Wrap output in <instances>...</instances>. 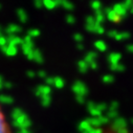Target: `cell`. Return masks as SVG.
<instances>
[{
  "label": "cell",
  "mask_w": 133,
  "mask_h": 133,
  "mask_svg": "<svg viewBox=\"0 0 133 133\" xmlns=\"http://www.w3.org/2000/svg\"><path fill=\"white\" fill-rule=\"evenodd\" d=\"M71 89H72V91L75 92L76 96L79 95V96H84V97H85V96L88 94V92H89L88 87H87L86 84L83 83L82 81H76V82L74 83Z\"/></svg>",
  "instance_id": "1"
},
{
  "label": "cell",
  "mask_w": 133,
  "mask_h": 133,
  "mask_svg": "<svg viewBox=\"0 0 133 133\" xmlns=\"http://www.w3.org/2000/svg\"><path fill=\"white\" fill-rule=\"evenodd\" d=\"M111 127H112V129H113L114 131H117V130H119V129L127 128V127H128V123H127L126 118H124V117H122V116H118V117H116L115 119H113Z\"/></svg>",
  "instance_id": "2"
},
{
  "label": "cell",
  "mask_w": 133,
  "mask_h": 133,
  "mask_svg": "<svg viewBox=\"0 0 133 133\" xmlns=\"http://www.w3.org/2000/svg\"><path fill=\"white\" fill-rule=\"evenodd\" d=\"M112 10H113V11H114L121 18H125V17H127L128 11L125 10V8L123 6L122 3H116V4H114V5L112 6Z\"/></svg>",
  "instance_id": "3"
},
{
  "label": "cell",
  "mask_w": 133,
  "mask_h": 133,
  "mask_svg": "<svg viewBox=\"0 0 133 133\" xmlns=\"http://www.w3.org/2000/svg\"><path fill=\"white\" fill-rule=\"evenodd\" d=\"M22 29L19 25H16V24H10L6 28H5V32L9 35V36H15V34L17 32H20Z\"/></svg>",
  "instance_id": "4"
},
{
  "label": "cell",
  "mask_w": 133,
  "mask_h": 133,
  "mask_svg": "<svg viewBox=\"0 0 133 133\" xmlns=\"http://www.w3.org/2000/svg\"><path fill=\"white\" fill-rule=\"evenodd\" d=\"M23 44V39H21L20 37L17 36H9L8 38V45H12V46H16L17 45H22Z\"/></svg>",
  "instance_id": "5"
},
{
  "label": "cell",
  "mask_w": 133,
  "mask_h": 133,
  "mask_svg": "<svg viewBox=\"0 0 133 133\" xmlns=\"http://www.w3.org/2000/svg\"><path fill=\"white\" fill-rule=\"evenodd\" d=\"M121 59H122V54L119 52H111L109 56H108V62H109V65L110 64H118L121 62Z\"/></svg>",
  "instance_id": "6"
},
{
  "label": "cell",
  "mask_w": 133,
  "mask_h": 133,
  "mask_svg": "<svg viewBox=\"0 0 133 133\" xmlns=\"http://www.w3.org/2000/svg\"><path fill=\"white\" fill-rule=\"evenodd\" d=\"M96 59H97V54L95 51H89V52L86 54V56H85V58L83 60L89 65V64H91L93 62H96Z\"/></svg>",
  "instance_id": "7"
},
{
  "label": "cell",
  "mask_w": 133,
  "mask_h": 133,
  "mask_svg": "<svg viewBox=\"0 0 133 133\" xmlns=\"http://www.w3.org/2000/svg\"><path fill=\"white\" fill-rule=\"evenodd\" d=\"M94 19H95V22L98 23V24H102L105 19H106V15L104 14V12L102 10H99L97 12L94 13Z\"/></svg>",
  "instance_id": "8"
},
{
  "label": "cell",
  "mask_w": 133,
  "mask_h": 133,
  "mask_svg": "<svg viewBox=\"0 0 133 133\" xmlns=\"http://www.w3.org/2000/svg\"><path fill=\"white\" fill-rule=\"evenodd\" d=\"M91 128H92V127H91L90 124L87 122V119L82 121V122L79 124V126H78V129H79L80 132H88Z\"/></svg>",
  "instance_id": "9"
},
{
  "label": "cell",
  "mask_w": 133,
  "mask_h": 133,
  "mask_svg": "<svg viewBox=\"0 0 133 133\" xmlns=\"http://www.w3.org/2000/svg\"><path fill=\"white\" fill-rule=\"evenodd\" d=\"M78 69L81 74H86L89 69V65L84 61V60H80L78 62Z\"/></svg>",
  "instance_id": "10"
},
{
  "label": "cell",
  "mask_w": 133,
  "mask_h": 133,
  "mask_svg": "<svg viewBox=\"0 0 133 133\" xmlns=\"http://www.w3.org/2000/svg\"><path fill=\"white\" fill-rule=\"evenodd\" d=\"M109 68H110V70H112V71L123 72V71L126 70V66L123 65V64H121V63H118V64H110V65H109Z\"/></svg>",
  "instance_id": "11"
},
{
  "label": "cell",
  "mask_w": 133,
  "mask_h": 133,
  "mask_svg": "<svg viewBox=\"0 0 133 133\" xmlns=\"http://www.w3.org/2000/svg\"><path fill=\"white\" fill-rule=\"evenodd\" d=\"M106 17H107V19L109 20V21H111V22H119L121 21V17L112 10L111 12H109L107 15H106Z\"/></svg>",
  "instance_id": "12"
},
{
  "label": "cell",
  "mask_w": 133,
  "mask_h": 133,
  "mask_svg": "<svg viewBox=\"0 0 133 133\" xmlns=\"http://www.w3.org/2000/svg\"><path fill=\"white\" fill-rule=\"evenodd\" d=\"M94 47H95L97 50L102 51V52H104V51L107 50V45H106V43H105L104 41H102V40L95 41V42H94Z\"/></svg>",
  "instance_id": "13"
},
{
  "label": "cell",
  "mask_w": 133,
  "mask_h": 133,
  "mask_svg": "<svg viewBox=\"0 0 133 133\" xmlns=\"http://www.w3.org/2000/svg\"><path fill=\"white\" fill-rule=\"evenodd\" d=\"M0 103L1 104H13L14 103V98L10 95H5V94H0Z\"/></svg>",
  "instance_id": "14"
},
{
  "label": "cell",
  "mask_w": 133,
  "mask_h": 133,
  "mask_svg": "<svg viewBox=\"0 0 133 133\" xmlns=\"http://www.w3.org/2000/svg\"><path fill=\"white\" fill-rule=\"evenodd\" d=\"M64 85H65V81L63 78H61V77H55L54 78V86L56 88L61 89L64 87Z\"/></svg>",
  "instance_id": "15"
},
{
  "label": "cell",
  "mask_w": 133,
  "mask_h": 133,
  "mask_svg": "<svg viewBox=\"0 0 133 133\" xmlns=\"http://www.w3.org/2000/svg\"><path fill=\"white\" fill-rule=\"evenodd\" d=\"M17 16L22 23H25L27 21V14L23 9H17Z\"/></svg>",
  "instance_id": "16"
},
{
  "label": "cell",
  "mask_w": 133,
  "mask_h": 133,
  "mask_svg": "<svg viewBox=\"0 0 133 133\" xmlns=\"http://www.w3.org/2000/svg\"><path fill=\"white\" fill-rule=\"evenodd\" d=\"M34 61L37 62V63H39V64H41V63L44 62V59H43V56H42L41 51L39 49H37V48L34 49Z\"/></svg>",
  "instance_id": "17"
},
{
  "label": "cell",
  "mask_w": 133,
  "mask_h": 133,
  "mask_svg": "<svg viewBox=\"0 0 133 133\" xmlns=\"http://www.w3.org/2000/svg\"><path fill=\"white\" fill-rule=\"evenodd\" d=\"M23 113H24V112L22 111L21 108H15V109H13V111H12V113H11V117L13 118V121H17Z\"/></svg>",
  "instance_id": "18"
},
{
  "label": "cell",
  "mask_w": 133,
  "mask_h": 133,
  "mask_svg": "<svg viewBox=\"0 0 133 133\" xmlns=\"http://www.w3.org/2000/svg\"><path fill=\"white\" fill-rule=\"evenodd\" d=\"M87 122L90 124V126L92 128H98L99 126H102L98 117H89V118H87Z\"/></svg>",
  "instance_id": "19"
},
{
  "label": "cell",
  "mask_w": 133,
  "mask_h": 133,
  "mask_svg": "<svg viewBox=\"0 0 133 133\" xmlns=\"http://www.w3.org/2000/svg\"><path fill=\"white\" fill-rule=\"evenodd\" d=\"M43 6H45L47 10L51 11V10H55L58 5H57L56 1H52V0H45V1H43Z\"/></svg>",
  "instance_id": "20"
},
{
  "label": "cell",
  "mask_w": 133,
  "mask_h": 133,
  "mask_svg": "<svg viewBox=\"0 0 133 133\" xmlns=\"http://www.w3.org/2000/svg\"><path fill=\"white\" fill-rule=\"evenodd\" d=\"M51 103V96L50 95H42L41 96V105L43 107H48Z\"/></svg>",
  "instance_id": "21"
},
{
  "label": "cell",
  "mask_w": 133,
  "mask_h": 133,
  "mask_svg": "<svg viewBox=\"0 0 133 133\" xmlns=\"http://www.w3.org/2000/svg\"><path fill=\"white\" fill-rule=\"evenodd\" d=\"M17 47L16 46H12V45H8L6 50H5V55L9 57H14L17 55Z\"/></svg>",
  "instance_id": "22"
},
{
  "label": "cell",
  "mask_w": 133,
  "mask_h": 133,
  "mask_svg": "<svg viewBox=\"0 0 133 133\" xmlns=\"http://www.w3.org/2000/svg\"><path fill=\"white\" fill-rule=\"evenodd\" d=\"M21 46H22V51H23V54L25 56L29 55L30 52H32V51H34V49H35V46H31V45H28V44H25V43H23Z\"/></svg>",
  "instance_id": "23"
},
{
  "label": "cell",
  "mask_w": 133,
  "mask_h": 133,
  "mask_svg": "<svg viewBox=\"0 0 133 133\" xmlns=\"http://www.w3.org/2000/svg\"><path fill=\"white\" fill-rule=\"evenodd\" d=\"M130 38V32L128 31H123V32H118L115 37V40L117 41H123V40H126V39H129Z\"/></svg>",
  "instance_id": "24"
},
{
  "label": "cell",
  "mask_w": 133,
  "mask_h": 133,
  "mask_svg": "<svg viewBox=\"0 0 133 133\" xmlns=\"http://www.w3.org/2000/svg\"><path fill=\"white\" fill-rule=\"evenodd\" d=\"M61 5L63 9L67 10V11H74L75 10V5L70 2V1H67V0H65V1H62L61 2Z\"/></svg>",
  "instance_id": "25"
},
{
  "label": "cell",
  "mask_w": 133,
  "mask_h": 133,
  "mask_svg": "<svg viewBox=\"0 0 133 133\" xmlns=\"http://www.w3.org/2000/svg\"><path fill=\"white\" fill-rule=\"evenodd\" d=\"M114 77L112 75H105L103 78H102V81L104 84H112L114 82Z\"/></svg>",
  "instance_id": "26"
},
{
  "label": "cell",
  "mask_w": 133,
  "mask_h": 133,
  "mask_svg": "<svg viewBox=\"0 0 133 133\" xmlns=\"http://www.w3.org/2000/svg\"><path fill=\"white\" fill-rule=\"evenodd\" d=\"M94 32L97 35H103L105 34V28L102 24H98V23H95V26H94Z\"/></svg>",
  "instance_id": "27"
},
{
  "label": "cell",
  "mask_w": 133,
  "mask_h": 133,
  "mask_svg": "<svg viewBox=\"0 0 133 133\" xmlns=\"http://www.w3.org/2000/svg\"><path fill=\"white\" fill-rule=\"evenodd\" d=\"M27 36H29L30 38H36V37H39L40 36V30L37 29V28H32V29H29L27 31Z\"/></svg>",
  "instance_id": "28"
},
{
  "label": "cell",
  "mask_w": 133,
  "mask_h": 133,
  "mask_svg": "<svg viewBox=\"0 0 133 133\" xmlns=\"http://www.w3.org/2000/svg\"><path fill=\"white\" fill-rule=\"evenodd\" d=\"M109 119H115L116 117H118V111H113V110H107V115H106Z\"/></svg>",
  "instance_id": "29"
},
{
  "label": "cell",
  "mask_w": 133,
  "mask_h": 133,
  "mask_svg": "<svg viewBox=\"0 0 133 133\" xmlns=\"http://www.w3.org/2000/svg\"><path fill=\"white\" fill-rule=\"evenodd\" d=\"M90 6H91V9H92L93 11H95V12L102 10V9H101V8H102V3L99 2V1H93V2H91V3H90Z\"/></svg>",
  "instance_id": "30"
},
{
  "label": "cell",
  "mask_w": 133,
  "mask_h": 133,
  "mask_svg": "<svg viewBox=\"0 0 133 133\" xmlns=\"http://www.w3.org/2000/svg\"><path fill=\"white\" fill-rule=\"evenodd\" d=\"M74 39H75V41L79 44V43H82L83 41H84V37H83V35L82 34H80V32H76V34L74 35Z\"/></svg>",
  "instance_id": "31"
},
{
  "label": "cell",
  "mask_w": 133,
  "mask_h": 133,
  "mask_svg": "<svg viewBox=\"0 0 133 133\" xmlns=\"http://www.w3.org/2000/svg\"><path fill=\"white\" fill-rule=\"evenodd\" d=\"M43 86H44V85H39V86H37L36 89L34 90L35 94H36L37 96H39V97H41V96L43 95Z\"/></svg>",
  "instance_id": "32"
},
{
  "label": "cell",
  "mask_w": 133,
  "mask_h": 133,
  "mask_svg": "<svg viewBox=\"0 0 133 133\" xmlns=\"http://www.w3.org/2000/svg\"><path fill=\"white\" fill-rule=\"evenodd\" d=\"M26 119H28V115H27L26 113H23V114H22V115H21V116H20V117H19V118L16 121V122L19 124V129H20L21 125H22V124H23V123H24Z\"/></svg>",
  "instance_id": "33"
},
{
  "label": "cell",
  "mask_w": 133,
  "mask_h": 133,
  "mask_svg": "<svg viewBox=\"0 0 133 133\" xmlns=\"http://www.w3.org/2000/svg\"><path fill=\"white\" fill-rule=\"evenodd\" d=\"M95 23H96V22H95L94 16H87V17H86L85 24H87V25H94Z\"/></svg>",
  "instance_id": "34"
},
{
  "label": "cell",
  "mask_w": 133,
  "mask_h": 133,
  "mask_svg": "<svg viewBox=\"0 0 133 133\" xmlns=\"http://www.w3.org/2000/svg\"><path fill=\"white\" fill-rule=\"evenodd\" d=\"M118 107H119L118 102H116V101H112V102H111V104H110V106H109V108H108V110L118 111Z\"/></svg>",
  "instance_id": "35"
},
{
  "label": "cell",
  "mask_w": 133,
  "mask_h": 133,
  "mask_svg": "<svg viewBox=\"0 0 133 133\" xmlns=\"http://www.w3.org/2000/svg\"><path fill=\"white\" fill-rule=\"evenodd\" d=\"M96 109H97L98 111H101V112H103V111H107V110H108V106H107L106 103L96 104Z\"/></svg>",
  "instance_id": "36"
},
{
  "label": "cell",
  "mask_w": 133,
  "mask_h": 133,
  "mask_svg": "<svg viewBox=\"0 0 133 133\" xmlns=\"http://www.w3.org/2000/svg\"><path fill=\"white\" fill-rule=\"evenodd\" d=\"M65 20H66V22H67L69 25H74L76 23V17H74L72 15H67V16H66V18H65Z\"/></svg>",
  "instance_id": "37"
},
{
  "label": "cell",
  "mask_w": 133,
  "mask_h": 133,
  "mask_svg": "<svg viewBox=\"0 0 133 133\" xmlns=\"http://www.w3.org/2000/svg\"><path fill=\"white\" fill-rule=\"evenodd\" d=\"M89 113L92 115V117H99L102 115V112L101 111H98L96 108L92 109V110H89Z\"/></svg>",
  "instance_id": "38"
},
{
  "label": "cell",
  "mask_w": 133,
  "mask_h": 133,
  "mask_svg": "<svg viewBox=\"0 0 133 133\" xmlns=\"http://www.w3.org/2000/svg\"><path fill=\"white\" fill-rule=\"evenodd\" d=\"M23 43H25V44H28V45H31V46H35V44H34V41H32V38H30L29 36H25V38L23 39Z\"/></svg>",
  "instance_id": "39"
},
{
  "label": "cell",
  "mask_w": 133,
  "mask_h": 133,
  "mask_svg": "<svg viewBox=\"0 0 133 133\" xmlns=\"http://www.w3.org/2000/svg\"><path fill=\"white\" fill-rule=\"evenodd\" d=\"M122 4H123V6L125 8L126 11H129L131 9L132 4H133V1H131V0H127V1H124Z\"/></svg>",
  "instance_id": "40"
},
{
  "label": "cell",
  "mask_w": 133,
  "mask_h": 133,
  "mask_svg": "<svg viewBox=\"0 0 133 133\" xmlns=\"http://www.w3.org/2000/svg\"><path fill=\"white\" fill-rule=\"evenodd\" d=\"M31 126V121L28 118V119H26L22 125H21V127H20V129H28L29 127Z\"/></svg>",
  "instance_id": "41"
},
{
  "label": "cell",
  "mask_w": 133,
  "mask_h": 133,
  "mask_svg": "<svg viewBox=\"0 0 133 133\" xmlns=\"http://www.w3.org/2000/svg\"><path fill=\"white\" fill-rule=\"evenodd\" d=\"M117 34H118V31H117V30H115V29H111V30H109V31L107 32V36H108L109 38H113V39H115V37H116Z\"/></svg>",
  "instance_id": "42"
},
{
  "label": "cell",
  "mask_w": 133,
  "mask_h": 133,
  "mask_svg": "<svg viewBox=\"0 0 133 133\" xmlns=\"http://www.w3.org/2000/svg\"><path fill=\"white\" fill-rule=\"evenodd\" d=\"M98 119H99V122H101V124L102 125H106V124H108L109 123V118L107 117V116H104V115H101L98 117Z\"/></svg>",
  "instance_id": "43"
},
{
  "label": "cell",
  "mask_w": 133,
  "mask_h": 133,
  "mask_svg": "<svg viewBox=\"0 0 133 133\" xmlns=\"http://www.w3.org/2000/svg\"><path fill=\"white\" fill-rule=\"evenodd\" d=\"M8 45V38L1 36L0 37V47H3V46H6Z\"/></svg>",
  "instance_id": "44"
},
{
  "label": "cell",
  "mask_w": 133,
  "mask_h": 133,
  "mask_svg": "<svg viewBox=\"0 0 133 133\" xmlns=\"http://www.w3.org/2000/svg\"><path fill=\"white\" fill-rule=\"evenodd\" d=\"M94 108H96V104H95L94 102H92V101H89V102L87 103V109H88V111H89V110H92V109H94Z\"/></svg>",
  "instance_id": "45"
},
{
  "label": "cell",
  "mask_w": 133,
  "mask_h": 133,
  "mask_svg": "<svg viewBox=\"0 0 133 133\" xmlns=\"http://www.w3.org/2000/svg\"><path fill=\"white\" fill-rule=\"evenodd\" d=\"M34 5L36 6V9H42L43 8V1L42 0H36L34 2Z\"/></svg>",
  "instance_id": "46"
},
{
  "label": "cell",
  "mask_w": 133,
  "mask_h": 133,
  "mask_svg": "<svg viewBox=\"0 0 133 133\" xmlns=\"http://www.w3.org/2000/svg\"><path fill=\"white\" fill-rule=\"evenodd\" d=\"M45 83H46L47 86H51V85H54V78H51V77H46V79H45Z\"/></svg>",
  "instance_id": "47"
},
{
  "label": "cell",
  "mask_w": 133,
  "mask_h": 133,
  "mask_svg": "<svg viewBox=\"0 0 133 133\" xmlns=\"http://www.w3.org/2000/svg\"><path fill=\"white\" fill-rule=\"evenodd\" d=\"M87 133H103V131L99 128H91Z\"/></svg>",
  "instance_id": "48"
},
{
  "label": "cell",
  "mask_w": 133,
  "mask_h": 133,
  "mask_svg": "<svg viewBox=\"0 0 133 133\" xmlns=\"http://www.w3.org/2000/svg\"><path fill=\"white\" fill-rule=\"evenodd\" d=\"M76 99H77V102L79 103V104H84L86 101H85V97L84 96H76Z\"/></svg>",
  "instance_id": "49"
},
{
  "label": "cell",
  "mask_w": 133,
  "mask_h": 133,
  "mask_svg": "<svg viewBox=\"0 0 133 133\" xmlns=\"http://www.w3.org/2000/svg\"><path fill=\"white\" fill-rule=\"evenodd\" d=\"M37 75H38L39 78H42V79H46V76H47L46 72H45L44 70H40V71H38Z\"/></svg>",
  "instance_id": "50"
},
{
  "label": "cell",
  "mask_w": 133,
  "mask_h": 133,
  "mask_svg": "<svg viewBox=\"0 0 133 133\" xmlns=\"http://www.w3.org/2000/svg\"><path fill=\"white\" fill-rule=\"evenodd\" d=\"M26 75H27V77L30 78V79H34V78L36 77V72L32 71V70H28V71L26 72Z\"/></svg>",
  "instance_id": "51"
},
{
  "label": "cell",
  "mask_w": 133,
  "mask_h": 133,
  "mask_svg": "<svg viewBox=\"0 0 133 133\" xmlns=\"http://www.w3.org/2000/svg\"><path fill=\"white\" fill-rule=\"evenodd\" d=\"M89 68H91V69H93V70L97 69V62H93V63L89 64Z\"/></svg>",
  "instance_id": "52"
},
{
  "label": "cell",
  "mask_w": 133,
  "mask_h": 133,
  "mask_svg": "<svg viewBox=\"0 0 133 133\" xmlns=\"http://www.w3.org/2000/svg\"><path fill=\"white\" fill-rule=\"evenodd\" d=\"M3 87H5V88L10 89V88H12V87H13V84H12L11 82H4V83H3Z\"/></svg>",
  "instance_id": "53"
},
{
  "label": "cell",
  "mask_w": 133,
  "mask_h": 133,
  "mask_svg": "<svg viewBox=\"0 0 133 133\" xmlns=\"http://www.w3.org/2000/svg\"><path fill=\"white\" fill-rule=\"evenodd\" d=\"M115 132L116 133H129V130H128V128H124V129H119Z\"/></svg>",
  "instance_id": "54"
},
{
  "label": "cell",
  "mask_w": 133,
  "mask_h": 133,
  "mask_svg": "<svg viewBox=\"0 0 133 133\" xmlns=\"http://www.w3.org/2000/svg\"><path fill=\"white\" fill-rule=\"evenodd\" d=\"M126 49L129 51V52H131V54H133V44H129V45H127V47H126Z\"/></svg>",
  "instance_id": "55"
},
{
  "label": "cell",
  "mask_w": 133,
  "mask_h": 133,
  "mask_svg": "<svg viewBox=\"0 0 133 133\" xmlns=\"http://www.w3.org/2000/svg\"><path fill=\"white\" fill-rule=\"evenodd\" d=\"M18 133H32V132H30L28 129H19Z\"/></svg>",
  "instance_id": "56"
},
{
  "label": "cell",
  "mask_w": 133,
  "mask_h": 133,
  "mask_svg": "<svg viewBox=\"0 0 133 133\" xmlns=\"http://www.w3.org/2000/svg\"><path fill=\"white\" fill-rule=\"evenodd\" d=\"M77 48L79 49V50H84V44H82V43H79V44H77Z\"/></svg>",
  "instance_id": "57"
},
{
  "label": "cell",
  "mask_w": 133,
  "mask_h": 133,
  "mask_svg": "<svg viewBox=\"0 0 133 133\" xmlns=\"http://www.w3.org/2000/svg\"><path fill=\"white\" fill-rule=\"evenodd\" d=\"M3 78H2V76H0V89H1L2 87H3Z\"/></svg>",
  "instance_id": "58"
},
{
  "label": "cell",
  "mask_w": 133,
  "mask_h": 133,
  "mask_svg": "<svg viewBox=\"0 0 133 133\" xmlns=\"http://www.w3.org/2000/svg\"><path fill=\"white\" fill-rule=\"evenodd\" d=\"M129 11H130V13H131V14H133V4H132V6H131V9H130Z\"/></svg>",
  "instance_id": "59"
},
{
  "label": "cell",
  "mask_w": 133,
  "mask_h": 133,
  "mask_svg": "<svg viewBox=\"0 0 133 133\" xmlns=\"http://www.w3.org/2000/svg\"><path fill=\"white\" fill-rule=\"evenodd\" d=\"M131 124H133V118H131Z\"/></svg>",
  "instance_id": "60"
},
{
  "label": "cell",
  "mask_w": 133,
  "mask_h": 133,
  "mask_svg": "<svg viewBox=\"0 0 133 133\" xmlns=\"http://www.w3.org/2000/svg\"><path fill=\"white\" fill-rule=\"evenodd\" d=\"M1 8H2V5H1V4H0V10H1Z\"/></svg>",
  "instance_id": "61"
},
{
  "label": "cell",
  "mask_w": 133,
  "mask_h": 133,
  "mask_svg": "<svg viewBox=\"0 0 133 133\" xmlns=\"http://www.w3.org/2000/svg\"><path fill=\"white\" fill-rule=\"evenodd\" d=\"M0 37H1V31H0Z\"/></svg>",
  "instance_id": "62"
},
{
  "label": "cell",
  "mask_w": 133,
  "mask_h": 133,
  "mask_svg": "<svg viewBox=\"0 0 133 133\" xmlns=\"http://www.w3.org/2000/svg\"><path fill=\"white\" fill-rule=\"evenodd\" d=\"M0 31H1V26H0Z\"/></svg>",
  "instance_id": "63"
},
{
  "label": "cell",
  "mask_w": 133,
  "mask_h": 133,
  "mask_svg": "<svg viewBox=\"0 0 133 133\" xmlns=\"http://www.w3.org/2000/svg\"><path fill=\"white\" fill-rule=\"evenodd\" d=\"M81 133H87V132H81Z\"/></svg>",
  "instance_id": "64"
}]
</instances>
